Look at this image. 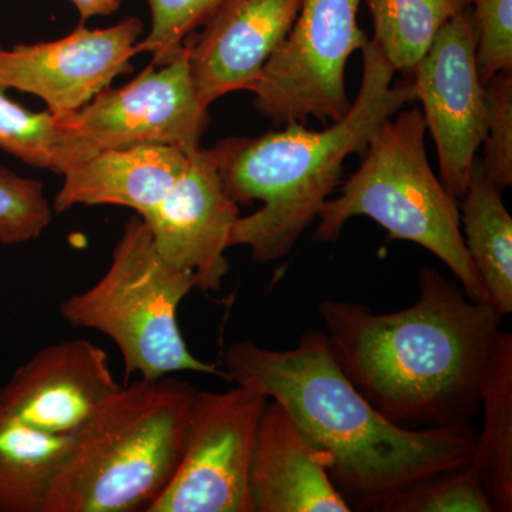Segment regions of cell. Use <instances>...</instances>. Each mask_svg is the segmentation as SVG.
<instances>
[{
    "instance_id": "cell-1",
    "label": "cell",
    "mask_w": 512,
    "mask_h": 512,
    "mask_svg": "<svg viewBox=\"0 0 512 512\" xmlns=\"http://www.w3.org/2000/svg\"><path fill=\"white\" fill-rule=\"evenodd\" d=\"M222 369L229 382L281 404L352 511L382 512L424 481L467 466L476 450L471 423L406 429L386 419L350 382L319 330L288 350L235 343Z\"/></svg>"
},
{
    "instance_id": "cell-2",
    "label": "cell",
    "mask_w": 512,
    "mask_h": 512,
    "mask_svg": "<svg viewBox=\"0 0 512 512\" xmlns=\"http://www.w3.org/2000/svg\"><path fill=\"white\" fill-rule=\"evenodd\" d=\"M419 299L380 313L325 299L319 315L343 372L386 419L406 427L456 426L481 413V384L501 316L457 281L421 269Z\"/></svg>"
},
{
    "instance_id": "cell-3",
    "label": "cell",
    "mask_w": 512,
    "mask_h": 512,
    "mask_svg": "<svg viewBox=\"0 0 512 512\" xmlns=\"http://www.w3.org/2000/svg\"><path fill=\"white\" fill-rule=\"evenodd\" d=\"M362 52L359 92L332 126L315 131L291 123L259 137L215 144L228 197L238 205L262 201L254 214L238 217L229 237V248L248 247L256 264L292 251L338 185L346 158L365 153L376 128L416 100L412 82L393 83L396 70L372 39Z\"/></svg>"
},
{
    "instance_id": "cell-4",
    "label": "cell",
    "mask_w": 512,
    "mask_h": 512,
    "mask_svg": "<svg viewBox=\"0 0 512 512\" xmlns=\"http://www.w3.org/2000/svg\"><path fill=\"white\" fill-rule=\"evenodd\" d=\"M195 393L170 376L120 386L72 434L45 512L147 511L180 464Z\"/></svg>"
},
{
    "instance_id": "cell-5",
    "label": "cell",
    "mask_w": 512,
    "mask_h": 512,
    "mask_svg": "<svg viewBox=\"0 0 512 512\" xmlns=\"http://www.w3.org/2000/svg\"><path fill=\"white\" fill-rule=\"evenodd\" d=\"M420 107L389 117L370 137L359 170L335 200H326L313 239L338 241L346 222L369 217L390 238L420 245L453 272L474 302L485 303L480 276L461 232L460 208L434 174L426 154Z\"/></svg>"
},
{
    "instance_id": "cell-6",
    "label": "cell",
    "mask_w": 512,
    "mask_h": 512,
    "mask_svg": "<svg viewBox=\"0 0 512 512\" xmlns=\"http://www.w3.org/2000/svg\"><path fill=\"white\" fill-rule=\"evenodd\" d=\"M194 288L195 275L165 261L137 215L124 225L106 274L92 288L69 296L60 315L73 328L109 336L127 377L154 380L195 372L227 379L221 366L192 355L178 326V306Z\"/></svg>"
},
{
    "instance_id": "cell-7",
    "label": "cell",
    "mask_w": 512,
    "mask_h": 512,
    "mask_svg": "<svg viewBox=\"0 0 512 512\" xmlns=\"http://www.w3.org/2000/svg\"><path fill=\"white\" fill-rule=\"evenodd\" d=\"M362 0H302L284 42L249 92L255 109L276 126L338 121L348 113L346 66L369 37L357 23Z\"/></svg>"
},
{
    "instance_id": "cell-8",
    "label": "cell",
    "mask_w": 512,
    "mask_h": 512,
    "mask_svg": "<svg viewBox=\"0 0 512 512\" xmlns=\"http://www.w3.org/2000/svg\"><path fill=\"white\" fill-rule=\"evenodd\" d=\"M268 397L235 384L198 392L173 480L147 512H252L249 468Z\"/></svg>"
},
{
    "instance_id": "cell-9",
    "label": "cell",
    "mask_w": 512,
    "mask_h": 512,
    "mask_svg": "<svg viewBox=\"0 0 512 512\" xmlns=\"http://www.w3.org/2000/svg\"><path fill=\"white\" fill-rule=\"evenodd\" d=\"M208 109L198 97L184 46L170 62L151 63L133 82L107 87L62 120L94 151L163 144L192 154L210 124Z\"/></svg>"
},
{
    "instance_id": "cell-10",
    "label": "cell",
    "mask_w": 512,
    "mask_h": 512,
    "mask_svg": "<svg viewBox=\"0 0 512 512\" xmlns=\"http://www.w3.org/2000/svg\"><path fill=\"white\" fill-rule=\"evenodd\" d=\"M473 12L454 16L414 67V97L433 137L441 183L454 200L466 194L474 158L485 137V93L477 69Z\"/></svg>"
},
{
    "instance_id": "cell-11",
    "label": "cell",
    "mask_w": 512,
    "mask_h": 512,
    "mask_svg": "<svg viewBox=\"0 0 512 512\" xmlns=\"http://www.w3.org/2000/svg\"><path fill=\"white\" fill-rule=\"evenodd\" d=\"M141 33L143 23L130 16L107 29L80 25L55 42L0 46V87L39 97L59 119L72 116L133 70Z\"/></svg>"
},
{
    "instance_id": "cell-12",
    "label": "cell",
    "mask_w": 512,
    "mask_h": 512,
    "mask_svg": "<svg viewBox=\"0 0 512 512\" xmlns=\"http://www.w3.org/2000/svg\"><path fill=\"white\" fill-rule=\"evenodd\" d=\"M239 205L222 185L214 147L190 154L187 168L163 201L144 215L168 264L190 271L202 292H218L229 272L225 251Z\"/></svg>"
},
{
    "instance_id": "cell-13",
    "label": "cell",
    "mask_w": 512,
    "mask_h": 512,
    "mask_svg": "<svg viewBox=\"0 0 512 512\" xmlns=\"http://www.w3.org/2000/svg\"><path fill=\"white\" fill-rule=\"evenodd\" d=\"M119 387L100 346L64 340L40 349L15 370L0 387V406L33 429L72 436Z\"/></svg>"
},
{
    "instance_id": "cell-14",
    "label": "cell",
    "mask_w": 512,
    "mask_h": 512,
    "mask_svg": "<svg viewBox=\"0 0 512 512\" xmlns=\"http://www.w3.org/2000/svg\"><path fill=\"white\" fill-rule=\"evenodd\" d=\"M302 0H220L184 46L198 97L210 107L251 89L291 30Z\"/></svg>"
},
{
    "instance_id": "cell-15",
    "label": "cell",
    "mask_w": 512,
    "mask_h": 512,
    "mask_svg": "<svg viewBox=\"0 0 512 512\" xmlns=\"http://www.w3.org/2000/svg\"><path fill=\"white\" fill-rule=\"evenodd\" d=\"M252 512H350L281 404L268 400L249 468Z\"/></svg>"
},
{
    "instance_id": "cell-16",
    "label": "cell",
    "mask_w": 512,
    "mask_h": 512,
    "mask_svg": "<svg viewBox=\"0 0 512 512\" xmlns=\"http://www.w3.org/2000/svg\"><path fill=\"white\" fill-rule=\"evenodd\" d=\"M190 154L163 144L106 148L73 164L53 208L66 212L77 205H119L140 217L156 208L187 168Z\"/></svg>"
},
{
    "instance_id": "cell-17",
    "label": "cell",
    "mask_w": 512,
    "mask_h": 512,
    "mask_svg": "<svg viewBox=\"0 0 512 512\" xmlns=\"http://www.w3.org/2000/svg\"><path fill=\"white\" fill-rule=\"evenodd\" d=\"M500 188L474 158L467 190L461 198L464 244L485 293V303L503 318L512 312V218Z\"/></svg>"
},
{
    "instance_id": "cell-18",
    "label": "cell",
    "mask_w": 512,
    "mask_h": 512,
    "mask_svg": "<svg viewBox=\"0 0 512 512\" xmlns=\"http://www.w3.org/2000/svg\"><path fill=\"white\" fill-rule=\"evenodd\" d=\"M72 436L30 427L0 406V512H45Z\"/></svg>"
},
{
    "instance_id": "cell-19",
    "label": "cell",
    "mask_w": 512,
    "mask_h": 512,
    "mask_svg": "<svg viewBox=\"0 0 512 512\" xmlns=\"http://www.w3.org/2000/svg\"><path fill=\"white\" fill-rule=\"evenodd\" d=\"M483 433L470 466L476 468L495 511H512V335L501 332L481 384Z\"/></svg>"
},
{
    "instance_id": "cell-20",
    "label": "cell",
    "mask_w": 512,
    "mask_h": 512,
    "mask_svg": "<svg viewBox=\"0 0 512 512\" xmlns=\"http://www.w3.org/2000/svg\"><path fill=\"white\" fill-rule=\"evenodd\" d=\"M375 28L373 42L396 72L412 77L414 67L454 16L470 9V0H363Z\"/></svg>"
},
{
    "instance_id": "cell-21",
    "label": "cell",
    "mask_w": 512,
    "mask_h": 512,
    "mask_svg": "<svg viewBox=\"0 0 512 512\" xmlns=\"http://www.w3.org/2000/svg\"><path fill=\"white\" fill-rule=\"evenodd\" d=\"M0 150L37 168L64 174L96 151L49 111L35 113L10 100L0 87Z\"/></svg>"
},
{
    "instance_id": "cell-22",
    "label": "cell",
    "mask_w": 512,
    "mask_h": 512,
    "mask_svg": "<svg viewBox=\"0 0 512 512\" xmlns=\"http://www.w3.org/2000/svg\"><path fill=\"white\" fill-rule=\"evenodd\" d=\"M476 468L467 466L424 481L384 507L382 512H494Z\"/></svg>"
},
{
    "instance_id": "cell-23",
    "label": "cell",
    "mask_w": 512,
    "mask_h": 512,
    "mask_svg": "<svg viewBox=\"0 0 512 512\" xmlns=\"http://www.w3.org/2000/svg\"><path fill=\"white\" fill-rule=\"evenodd\" d=\"M52 214L42 183L0 167V244L19 245L39 238Z\"/></svg>"
},
{
    "instance_id": "cell-24",
    "label": "cell",
    "mask_w": 512,
    "mask_h": 512,
    "mask_svg": "<svg viewBox=\"0 0 512 512\" xmlns=\"http://www.w3.org/2000/svg\"><path fill=\"white\" fill-rule=\"evenodd\" d=\"M483 168L500 190L512 185V72L495 74L484 84Z\"/></svg>"
},
{
    "instance_id": "cell-25",
    "label": "cell",
    "mask_w": 512,
    "mask_h": 512,
    "mask_svg": "<svg viewBox=\"0 0 512 512\" xmlns=\"http://www.w3.org/2000/svg\"><path fill=\"white\" fill-rule=\"evenodd\" d=\"M220 0H147L151 30L140 52L153 55L154 66L173 60L184 49L185 40L200 28Z\"/></svg>"
},
{
    "instance_id": "cell-26",
    "label": "cell",
    "mask_w": 512,
    "mask_h": 512,
    "mask_svg": "<svg viewBox=\"0 0 512 512\" xmlns=\"http://www.w3.org/2000/svg\"><path fill=\"white\" fill-rule=\"evenodd\" d=\"M477 26V69L483 86L512 72V0H470Z\"/></svg>"
},
{
    "instance_id": "cell-27",
    "label": "cell",
    "mask_w": 512,
    "mask_h": 512,
    "mask_svg": "<svg viewBox=\"0 0 512 512\" xmlns=\"http://www.w3.org/2000/svg\"><path fill=\"white\" fill-rule=\"evenodd\" d=\"M79 10L80 18L87 20L94 16H110L120 9L121 0H72Z\"/></svg>"
}]
</instances>
